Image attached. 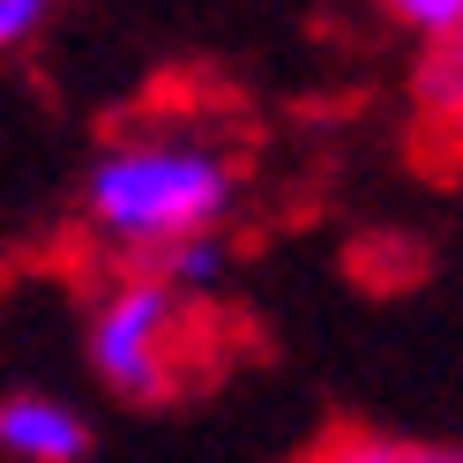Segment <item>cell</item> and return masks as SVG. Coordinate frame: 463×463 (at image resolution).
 I'll return each mask as SVG.
<instances>
[{
  "instance_id": "6da1fadb",
  "label": "cell",
  "mask_w": 463,
  "mask_h": 463,
  "mask_svg": "<svg viewBox=\"0 0 463 463\" xmlns=\"http://www.w3.org/2000/svg\"><path fill=\"white\" fill-rule=\"evenodd\" d=\"M232 202H240L232 150L187 128L120 135L82 180V217L120 254H165L194 232H224Z\"/></svg>"
},
{
  "instance_id": "7a4b0ae2",
  "label": "cell",
  "mask_w": 463,
  "mask_h": 463,
  "mask_svg": "<svg viewBox=\"0 0 463 463\" xmlns=\"http://www.w3.org/2000/svg\"><path fill=\"white\" fill-rule=\"evenodd\" d=\"M90 366L112 396H165L180 382V292L165 277L112 284L105 307L90 314Z\"/></svg>"
},
{
  "instance_id": "3957f363",
  "label": "cell",
  "mask_w": 463,
  "mask_h": 463,
  "mask_svg": "<svg viewBox=\"0 0 463 463\" xmlns=\"http://www.w3.org/2000/svg\"><path fill=\"white\" fill-rule=\"evenodd\" d=\"M0 456H15V463H82L90 456V426H82L75 403L45 396V389L0 396Z\"/></svg>"
},
{
  "instance_id": "277c9868",
  "label": "cell",
  "mask_w": 463,
  "mask_h": 463,
  "mask_svg": "<svg viewBox=\"0 0 463 463\" xmlns=\"http://www.w3.org/2000/svg\"><path fill=\"white\" fill-rule=\"evenodd\" d=\"M419 112L433 128H463V23L441 38H426V68H419Z\"/></svg>"
},
{
  "instance_id": "5b68a950",
  "label": "cell",
  "mask_w": 463,
  "mask_h": 463,
  "mask_svg": "<svg viewBox=\"0 0 463 463\" xmlns=\"http://www.w3.org/2000/svg\"><path fill=\"white\" fill-rule=\"evenodd\" d=\"M307 463H463L449 441H396V433H344V441L314 449Z\"/></svg>"
},
{
  "instance_id": "8992f818",
  "label": "cell",
  "mask_w": 463,
  "mask_h": 463,
  "mask_svg": "<svg viewBox=\"0 0 463 463\" xmlns=\"http://www.w3.org/2000/svg\"><path fill=\"white\" fill-rule=\"evenodd\" d=\"M157 277L172 284V292H217V277H224V240H217V232H194V240L165 247V254H157Z\"/></svg>"
},
{
  "instance_id": "52a82bcc",
  "label": "cell",
  "mask_w": 463,
  "mask_h": 463,
  "mask_svg": "<svg viewBox=\"0 0 463 463\" xmlns=\"http://www.w3.org/2000/svg\"><path fill=\"white\" fill-rule=\"evenodd\" d=\"M61 8H68V0H0V61H8V52H23Z\"/></svg>"
},
{
  "instance_id": "ba28073f",
  "label": "cell",
  "mask_w": 463,
  "mask_h": 463,
  "mask_svg": "<svg viewBox=\"0 0 463 463\" xmlns=\"http://www.w3.org/2000/svg\"><path fill=\"white\" fill-rule=\"evenodd\" d=\"M389 23H403V31H419V38H441L463 23V0H382Z\"/></svg>"
}]
</instances>
